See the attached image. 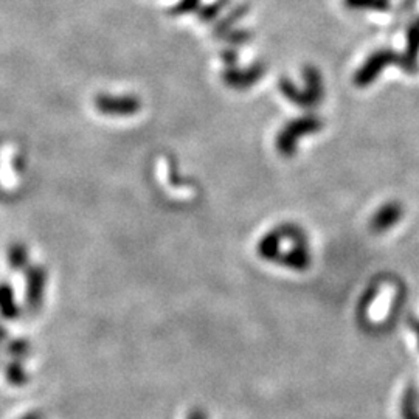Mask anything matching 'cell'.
I'll use <instances>...</instances> for the list:
<instances>
[{
  "instance_id": "cell-11",
  "label": "cell",
  "mask_w": 419,
  "mask_h": 419,
  "mask_svg": "<svg viewBox=\"0 0 419 419\" xmlns=\"http://www.w3.org/2000/svg\"><path fill=\"white\" fill-rule=\"evenodd\" d=\"M410 328L416 332V334H418V341H419V320L410 319Z\"/></svg>"
},
{
  "instance_id": "cell-5",
  "label": "cell",
  "mask_w": 419,
  "mask_h": 419,
  "mask_svg": "<svg viewBox=\"0 0 419 419\" xmlns=\"http://www.w3.org/2000/svg\"><path fill=\"white\" fill-rule=\"evenodd\" d=\"M402 205L397 204V202H388V204L382 205L378 212L373 214L370 221V228L374 233H384L387 230L393 228L396 224L402 219Z\"/></svg>"
},
{
  "instance_id": "cell-8",
  "label": "cell",
  "mask_w": 419,
  "mask_h": 419,
  "mask_svg": "<svg viewBox=\"0 0 419 419\" xmlns=\"http://www.w3.org/2000/svg\"><path fill=\"white\" fill-rule=\"evenodd\" d=\"M407 60L418 67V56H419V18L410 25L407 32Z\"/></svg>"
},
{
  "instance_id": "cell-9",
  "label": "cell",
  "mask_w": 419,
  "mask_h": 419,
  "mask_svg": "<svg viewBox=\"0 0 419 419\" xmlns=\"http://www.w3.org/2000/svg\"><path fill=\"white\" fill-rule=\"evenodd\" d=\"M345 4L352 10L387 11L390 8V0H345Z\"/></svg>"
},
{
  "instance_id": "cell-6",
  "label": "cell",
  "mask_w": 419,
  "mask_h": 419,
  "mask_svg": "<svg viewBox=\"0 0 419 419\" xmlns=\"http://www.w3.org/2000/svg\"><path fill=\"white\" fill-rule=\"evenodd\" d=\"M263 75V66L256 64V66L250 67L247 70H228L224 74V81H226L230 88L233 89H247L249 85L255 84Z\"/></svg>"
},
{
  "instance_id": "cell-4",
  "label": "cell",
  "mask_w": 419,
  "mask_h": 419,
  "mask_svg": "<svg viewBox=\"0 0 419 419\" xmlns=\"http://www.w3.org/2000/svg\"><path fill=\"white\" fill-rule=\"evenodd\" d=\"M95 104L101 114L106 115H132L140 109V101L135 97H114V95H99L97 97Z\"/></svg>"
},
{
  "instance_id": "cell-2",
  "label": "cell",
  "mask_w": 419,
  "mask_h": 419,
  "mask_svg": "<svg viewBox=\"0 0 419 419\" xmlns=\"http://www.w3.org/2000/svg\"><path fill=\"white\" fill-rule=\"evenodd\" d=\"M305 88L306 89L298 90L291 81H287V79H283V81L280 83V89L287 99H291L292 103L301 107H314L320 103L324 93L322 75L315 67L305 69Z\"/></svg>"
},
{
  "instance_id": "cell-3",
  "label": "cell",
  "mask_w": 419,
  "mask_h": 419,
  "mask_svg": "<svg viewBox=\"0 0 419 419\" xmlns=\"http://www.w3.org/2000/svg\"><path fill=\"white\" fill-rule=\"evenodd\" d=\"M322 128V120L312 117V115H306V117H301L298 120H294L292 123L281 131L280 139H278V146L280 151L284 154H292L295 151V144L300 137L317 132Z\"/></svg>"
},
{
  "instance_id": "cell-10",
  "label": "cell",
  "mask_w": 419,
  "mask_h": 419,
  "mask_svg": "<svg viewBox=\"0 0 419 419\" xmlns=\"http://www.w3.org/2000/svg\"><path fill=\"white\" fill-rule=\"evenodd\" d=\"M198 5H199V0H182V2L176 6L174 11H177L179 14H184L188 11H193Z\"/></svg>"
},
{
  "instance_id": "cell-7",
  "label": "cell",
  "mask_w": 419,
  "mask_h": 419,
  "mask_svg": "<svg viewBox=\"0 0 419 419\" xmlns=\"http://www.w3.org/2000/svg\"><path fill=\"white\" fill-rule=\"evenodd\" d=\"M402 419H419L418 411V392L413 385H410L402 396Z\"/></svg>"
},
{
  "instance_id": "cell-1",
  "label": "cell",
  "mask_w": 419,
  "mask_h": 419,
  "mask_svg": "<svg viewBox=\"0 0 419 419\" xmlns=\"http://www.w3.org/2000/svg\"><path fill=\"white\" fill-rule=\"evenodd\" d=\"M387 66H397L408 71V74L418 70L415 64H411L407 60L406 53H397L392 48H384L379 50V52H374L368 57L364 66L357 70L356 76H354V83H356L359 88H365V85L371 84Z\"/></svg>"
}]
</instances>
